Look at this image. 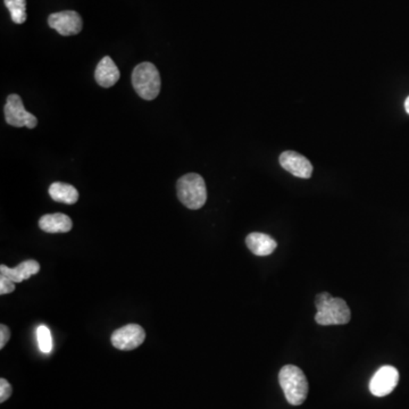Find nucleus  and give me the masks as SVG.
<instances>
[{
  "label": "nucleus",
  "instance_id": "obj_1",
  "mask_svg": "<svg viewBox=\"0 0 409 409\" xmlns=\"http://www.w3.org/2000/svg\"><path fill=\"white\" fill-rule=\"evenodd\" d=\"M280 385L285 399L294 406H299L308 394V382L304 372L295 365L283 366L279 374Z\"/></svg>",
  "mask_w": 409,
  "mask_h": 409
},
{
  "label": "nucleus",
  "instance_id": "obj_2",
  "mask_svg": "<svg viewBox=\"0 0 409 409\" xmlns=\"http://www.w3.org/2000/svg\"><path fill=\"white\" fill-rule=\"evenodd\" d=\"M179 200L189 209H200L207 200L206 183L202 175L189 173L183 175L177 182Z\"/></svg>",
  "mask_w": 409,
  "mask_h": 409
},
{
  "label": "nucleus",
  "instance_id": "obj_3",
  "mask_svg": "<svg viewBox=\"0 0 409 409\" xmlns=\"http://www.w3.org/2000/svg\"><path fill=\"white\" fill-rule=\"evenodd\" d=\"M132 84L136 93L145 100H154L161 93V75L152 63H140L132 72Z\"/></svg>",
  "mask_w": 409,
  "mask_h": 409
},
{
  "label": "nucleus",
  "instance_id": "obj_4",
  "mask_svg": "<svg viewBox=\"0 0 409 409\" xmlns=\"http://www.w3.org/2000/svg\"><path fill=\"white\" fill-rule=\"evenodd\" d=\"M351 319L347 303L341 298L332 297L324 306L317 310L315 321L319 326H344Z\"/></svg>",
  "mask_w": 409,
  "mask_h": 409
},
{
  "label": "nucleus",
  "instance_id": "obj_5",
  "mask_svg": "<svg viewBox=\"0 0 409 409\" xmlns=\"http://www.w3.org/2000/svg\"><path fill=\"white\" fill-rule=\"evenodd\" d=\"M3 113H5L7 123L12 127H26L29 129H34L37 127V118L31 113L26 112V109L23 105L22 98L16 93H13L7 97Z\"/></svg>",
  "mask_w": 409,
  "mask_h": 409
},
{
  "label": "nucleus",
  "instance_id": "obj_6",
  "mask_svg": "<svg viewBox=\"0 0 409 409\" xmlns=\"http://www.w3.org/2000/svg\"><path fill=\"white\" fill-rule=\"evenodd\" d=\"M399 382V372L394 366H382L373 375L369 382V391L375 397H385L397 387Z\"/></svg>",
  "mask_w": 409,
  "mask_h": 409
},
{
  "label": "nucleus",
  "instance_id": "obj_7",
  "mask_svg": "<svg viewBox=\"0 0 409 409\" xmlns=\"http://www.w3.org/2000/svg\"><path fill=\"white\" fill-rule=\"evenodd\" d=\"M146 332L138 324H129L114 331L112 344L120 351H134L143 344Z\"/></svg>",
  "mask_w": 409,
  "mask_h": 409
},
{
  "label": "nucleus",
  "instance_id": "obj_8",
  "mask_svg": "<svg viewBox=\"0 0 409 409\" xmlns=\"http://www.w3.org/2000/svg\"><path fill=\"white\" fill-rule=\"evenodd\" d=\"M48 24L64 37L80 33L83 26L80 14L74 10L54 13L48 17Z\"/></svg>",
  "mask_w": 409,
  "mask_h": 409
},
{
  "label": "nucleus",
  "instance_id": "obj_9",
  "mask_svg": "<svg viewBox=\"0 0 409 409\" xmlns=\"http://www.w3.org/2000/svg\"><path fill=\"white\" fill-rule=\"evenodd\" d=\"M280 164L287 172L300 179H310L313 174V166L310 161L299 152H282L280 156Z\"/></svg>",
  "mask_w": 409,
  "mask_h": 409
},
{
  "label": "nucleus",
  "instance_id": "obj_10",
  "mask_svg": "<svg viewBox=\"0 0 409 409\" xmlns=\"http://www.w3.org/2000/svg\"><path fill=\"white\" fill-rule=\"evenodd\" d=\"M40 271V265L37 261L30 259L19 264V266L10 268V267L1 265L0 266V276H5L7 279L15 283H21L25 280L30 279L32 275H35Z\"/></svg>",
  "mask_w": 409,
  "mask_h": 409
},
{
  "label": "nucleus",
  "instance_id": "obj_11",
  "mask_svg": "<svg viewBox=\"0 0 409 409\" xmlns=\"http://www.w3.org/2000/svg\"><path fill=\"white\" fill-rule=\"evenodd\" d=\"M120 70L115 64L114 61L109 56H105L98 63L96 72H95V79L97 83L102 88H111L114 84L118 83L120 80Z\"/></svg>",
  "mask_w": 409,
  "mask_h": 409
},
{
  "label": "nucleus",
  "instance_id": "obj_12",
  "mask_svg": "<svg viewBox=\"0 0 409 409\" xmlns=\"http://www.w3.org/2000/svg\"><path fill=\"white\" fill-rule=\"evenodd\" d=\"M246 245L248 247L249 250L256 256H268V255L272 254L273 251L275 250L278 243L268 234L254 232L250 233L246 238Z\"/></svg>",
  "mask_w": 409,
  "mask_h": 409
},
{
  "label": "nucleus",
  "instance_id": "obj_13",
  "mask_svg": "<svg viewBox=\"0 0 409 409\" xmlns=\"http://www.w3.org/2000/svg\"><path fill=\"white\" fill-rule=\"evenodd\" d=\"M39 227L47 233H66L71 231L73 223L67 215L56 213L41 217Z\"/></svg>",
  "mask_w": 409,
  "mask_h": 409
},
{
  "label": "nucleus",
  "instance_id": "obj_14",
  "mask_svg": "<svg viewBox=\"0 0 409 409\" xmlns=\"http://www.w3.org/2000/svg\"><path fill=\"white\" fill-rule=\"evenodd\" d=\"M49 195L55 202L67 205L75 204L79 200L78 190L67 183L54 182L49 186Z\"/></svg>",
  "mask_w": 409,
  "mask_h": 409
},
{
  "label": "nucleus",
  "instance_id": "obj_15",
  "mask_svg": "<svg viewBox=\"0 0 409 409\" xmlns=\"http://www.w3.org/2000/svg\"><path fill=\"white\" fill-rule=\"evenodd\" d=\"M7 10H10L12 21L23 24L26 21V1L25 0H3Z\"/></svg>",
  "mask_w": 409,
  "mask_h": 409
},
{
  "label": "nucleus",
  "instance_id": "obj_16",
  "mask_svg": "<svg viewBox=\"0 0 409 409\" xmlns=\"http://www.w3.org/2000/svg\"><path fill=\"white\" fill-rule=\"evenodd\" d=\"M37 337L39 349L44 353H51V351H53V338H51L50 330L45 326H39Z\"/></svg>",
  "mask_w": 409,
  "mask_h": 409
},
{
  "label": "nucleus",
  "instance_id": "obj_17",
  "mask_svg": "<svg viewBox=\"0 0 409 409\" xmlns=\"http://www.w3.org/2000/svg\"><path fill=\"white\" fill-rule=\"evenodd\" d=\"M13 389L10 382L1 378L0 380V403H5L12 396Z\"/></svg>",
  "mask_w": 409,
  "mask_h": 409
},
{
  "label": "nucleus",
  "instance_id": "obj_18",
  "mask_svg": "<svg viewBox=\"0 0 409 409\" xmlns=\"http://www.w3.org/2000/svg\"><path fill=\"white\" fill-rule=\"evenodd\" d=\"M15 290V282L5 276H0V295H8Z\"/></svg>",
  "mask_w": 409,
  "mask_h": 409
},
{
  "label": "nucleus",
  "instance_id": "obj_19",
  "mask_svg": "<svg viewBox=\"0 0 409 409\" xmlns=\"http://www.w3.org/2000/svg\"><path fill=\"white\" fill-rule=\"evenodd\" d=\"M10 338V331L8 329V326H0V349H3V347L6 346L7 342Z\"/></svg>",
  "mask_w": 409,
  "mask_h": 409
},
{
  "label": "nucleus",
  "instance_id": "obj_20",
  "mask_svg": "<svg viewBox=\"0 0 409 409\" xmlns=\"http://www.w3.org/2000/svg\"><path fill=\"white\" fill-rule=\"evenodd\" d=\"M331 298V296H330V294H328V292H322V294L317 295L316 299H315V305H316L317 310L321 308V307L324 306Z\"/></svg>",
  "mask_w": 409,
  "mask_h": 409
},
{
  "label": "nucleus",
  "instance_id": "obj_21",
  "mask_svg": "<svg viewBox=\"0 0 409 409\" xmlns=\"http://www.w3.org/2000/svg\"><path fill=\"white\" fill-rule=\"evenodd\" d=\"M405 109H406L407 114H409V97L405 102Z\"/></svg>",
  "mask_w": 409,
  "mask_h": 409
}]
</instances>
